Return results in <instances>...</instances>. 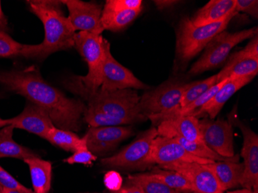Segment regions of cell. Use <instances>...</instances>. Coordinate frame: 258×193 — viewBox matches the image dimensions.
Returning <instances> with one entry per match:
<instances>
[{
    "label": "cell",
    "mask_w": 258,
    "mask_h": 193,
    "mask_svg": "<svg viewBox=\"0 0 258 193\" xmlns=\"http://www.w3.org/2000/svg\"><path fill=\"white\" fill-rule=\"evenodd\" d=\"M0 85L43 108L55 127L74 132L81 130L86 109L85 103L68 98L60 90L51 86L42 78L36 67L0 70Z\"/></svg>",
    "instance_id": "cell-1"
},
{
    "label": "cell",
    "mask_w": 258,
    "mask_h": 193,
    "mask_svg": "<svg viewBox=\"0 0 258 193\" xmlns=\"http://www.w3.org/2000/svg\"><path fill=\"white\" fill-rule=\"evenodd\" d=\"M27 3L31 13L43 23L45 36L40 44H24L21 56L43 59L52 53L74 47L76 32L62 10L61 1L29 0Z\"/></svg>",
    "instance_id": "cell-2"
},
{
    "label": "cell",
    "mask_w": 258,
    "mask_h": 193,
    "mask_svg": "<svg viewBox=\"0 0 258 193\" xmlns=\"http://www.w3.org/2000/svg\"><path fill=\"white\" fill-rule=\"evenodd\" d=\"M65 88L72 94L80 96L87 102V107L118 118L128 120L131 124L147 120L139 112L140 97L133 89L108 91L88 89L78 79L72 76L63 82Z\"/></svg>",
    "instance_id": "cell-3"
},
{
    "label": "cell",
    "mask_w": 258,
    "mask_h": 193,
    "mask_svg": "<svg viewBox=\"0 0 258 193\" xmlns=\"http://www.w3.org/2000/svg\"><path fill=\"white\" fill-rule=\"evenodd\" d=\"M237 14V12H232L223 20L202 27L192 25L187 16L182 17L176 30V58L179 65H186L201 53L215 36L227 29Z\"/></svg>",
    "instance_id": "cell-4"
},
{
    "label": "cell",
    "mask_w": 258,
    "mask_h": 193,
    "mask_svg": "<svg viewBox=\"0 0 258 193\" xmlns=\"http://www.w3.org/2000/svg\"><path fill=\"white\" fill-rule=\"evenodd\" d=\"M256 33H257V27L235 33L224 30L218 33L207 45L201 58L194 63L189 70V75H199L221 66L234 46L244 40L251 39Z\"/></svg>",
    "instance_id": "cell-5"
},
{
    "label": "cell",
    "mask_w": 258,
    "mask_h": 193,
    "mask_svg": "<svg viewBox=\"0 0 258 193\" xmlns=\"http://www.w3.org/2000/svg\"><path fill=\"white\" fill-rule=\"evenodd\" d=\"M157 136V129L152 127L141 133L134 142L118 153L101 159V164L124 170H144L154 165L152 159V146Z\"/></svg>",
    "instance_id": "cell-6"
},
{
    "label": "cell",
    "mask_w": 258,
    "mask_h": 193,
    "mask_svg": "<svg viewBox=\"0 0 258 193\" xmlns=\"http://www.w3.org/2000/svg\"><path fill=\"white\" fill-rule=\"evenodd\" d=\"M74 47L88 63V73L77 76L84 86L90 90H98L102 84L103 68L105 61L104 38L101 35L78 32L75 36Z\"/></svg>",
    "instance_id": "cell-7"
},
{
    "label": "cell",
    "mask_w": 258,
    "mask_h": 193,
    "mask_svg": "<svg viewBox=\"0 0 258 193\" xmlns=\"http://www.w3.org/2000/svg\"><path fill=\"white\" fill-rule=\"evenodd\" d=\"M188 84L181 81L164 82L155 89L148 90L139 100V112L149 116L164 114L176 109L180 105L182 95Z\"/></svg>",
    "instance_id": "cell-8"
},
{
    "label": "cell",
    "mask_w": 258,
    "mask_h": 193,
    "mask_svg": "<svg viewBox=\"0 0 258 193\" xmlns=\"http://www.w3.org/2000/svg\"><path fill=\"white\" fill-rule=\"evenodd\" d=\"M229 122L237 126L243 134V147L241 149L243 159V177L240 185L244 188L252 190L253 193H258V136L248 126L243 124L234 112L232 111L229 115Z\"/></svg>",
    "instance_id": "cell-9"
},
{
    "label": "cell",
    "mask_w": 258,
    "mask_h": 193,
    "mask_svg": "<svg viewBox=\"0 0 258 193\" xmlns=\"http://www.w3.org/2000/svg\"><path fill=\"white\" fill-rule=\"evenodd\" d=\"M105 61L103 68L102 84L100 89L114 91L119 90H149V87L138 79L131 71L118 63L111 52L109 42L104 38Z\"/></svg>",
    "instance_id": "cell-10"
},
{
    "label": "cell",
    "mask_w": 258,
    "mask_h": 193,
    "mask_svg": "<svg viewBox=\"0 0 258 193\" xmlns=\"http://www.w3.org/2000/svg\"><path fill=\"white\" fill-rule=\"evenodd\" d=\"M61 2L68 8V20L75 32L101 35L104 30L101 24L103 9L101 5L80 0H63Z\"/></svg>",
    "instance_id": "cell-11"
},
{
    "label": "cell",
    "mask_w": 258,
    "mask_h": 193,
    "mask_svg": "<svg viewBox=\"0 0 258 193\" xmlns=\"http://www.w3.org/2000/svg\"><path fill=\"white\" fill-rule=\"evenodd\" d=\"M183 175L192 186V193H224L208 165L197 162H181L159 167Z\"/></svg>",
    "instance_id": "cell-12"
},
{
    "label": "cell",
    "mask_w": 258,
    "mask_h": 193,
    "mask_svg": "<svg viewBox=\"0 0 258 193\" xmlns=\"http://www.w3.org/2000/svg\"><path fill=\"white\" fill-rule=\"evenodd\" d=\"M204 143L224 157L235 155L233 149V125L228 120L204 119L199 122Z\"/></svg>",
    "instance_id": "cell-13"
},
{
    "label": "cell",
    "mask_w": 258,
    "mask_h": 193,
    "mask_svg": "<svg viewBox=\"0 0 258 193\" xmlns=\"http://www.w3.org/2000/svg\"><path fill=\"white\" fill-rule=\"evenodd\" d=\"M133 127L129 126L91 127L84 136L88 150L98 156L114 151L121 142L134 135Z\"/></svg>",
    "instance_id": "cell-14"
},
{
    "label": "cell",
    "mask_w": 258,
    "mask_h": 193,
    "mask_svg": "<svg viewBox=\"0 0 258 193\" xmlns=\"http://www.w3.org/2000/svg\"><path fill=\"white\" fill-rule=\"evenodd\" d=\"M152 159L159 167L181 162H197V163H214V161L201 159L187 152L180 144L171 138L157 136L152 142Z\"/></svg>",
    "instance_id": "cell-15"
},
{
    "label": "cell",
    "mask_w": 258,
    "mask_h": 193,
    "mask_svg": "<svg viewBox=\"0 0 258 193\" xmlns=\"http://www.w3.org/2000/svg\"><path fill=\"white\" fill-rule=\"evenodd\" d=\"M9 120L14 128L27 131L45 140L48 132L55 127L49 114L43 108L30 101L20 114Z\"/></svg>",
    "instance_id": "cell-16"
},
{
    "label": "cell",
    "mask_w": 258,
    "mask_h": 193,
    "mask_svg": "<svg viewBox=\"0 0 258 193\" xmlns=\"http://www.w3.org/2000/svg\"><path fill=\"white\" fill-rule=\"evenodd\" d=\"M198 117L180 116L164 120L158 125V136L181 138L190 142H204L201 136Z\"/></svg>",
    "instance_id": "cell-17"
},
{
    "label": "cell",
    "mask_w": 258,
    "mask_h": 193,
    "mask_svg": "<svg viewBox=\"0 0 258 193\" xmlns=\"http://www.w3.org/2000/svg\"><path fill=\"white\" fill-rule=\"evenodd\" d=\"M256 76L254 75H250V76L243 77V78H235V79L227 80L225 84L217 91V94L213 97L212 99L207 102L201 108V111L197 113L196 117H198L200 116H204V114H208L210 119L214 120L232 96L237 91L248 84Z\"/></svg>",
    "instance_id": "cell-18"
},
{
    "label": "cell",
    "mask_w": 258,
    "mask_h": 193,
    "mask_svg": "<svg viewBox=\"0 0 258 193\" xmlns=\"http://www.w3.org/2000/svg\"><path fill=\"white\" fill-rule=\"evenodd\" d=\"M258 73V59L245 56L240 51L230 56L223 70L217 74V84L227 79H235L254 75Z\"/></svg>",
    "instance_id": "cell-19"
},
{
    "label": "cell",
    "mask_w": 258,
    "mask_h": 193,
    "mask_svg": "<svg viewBox=\"0 0 258 193\" xmlns=\"http://www.w3.org/2000/svg\"><path fill=\"white\" fill-rule=\"evenodd\" d=\"M233 11H235V0H210L190 20L195 27H202L220 21Z\"/></svg>",
    "instance_id": "cell-20"
},
{
    "label": "cell",
    "mask_w": 258,
    "mask_h": 193,
    "mask_svg": "<svg viewBox=\"0 0 258 193\" xmlns=\"http://www.w3.org/2000/svg\"><path fill=\"white\" fill-rule=\"evenodd\" d=\"M207 165L214 172L223 191L240 185L244 170L243 163L224 161L214 162V163L207 164Z\"/></svg>",
    "instance_id": "cell-21"
},
{
    "label": "cell",
    "mask_w": 258,
    "mask_h": 193,
    "mask_svg": "<svg viewBox=\"0 0 258 193\" xmlns=\"http://www.w3.org/2000/svg\"><path fill=\"white\" fill-rule=\"evenodd\" d=\"M141 10H122L104 5L101 14V24L104 30L119 32L133 23L141 14Z\"/></svg>",
    "instance_id": "cell-22"
},
{
    "label": "cell",
    "mask_w": 258,
    "mask_h": 193,
    "mask_svg": "<svg viewBox=\"0 0 258 193\" xmlns=\"http://www.w3.org/2000/svg\"><path fill=\"white\" fill-rule=\"evenodd\" d=\"M30 168L34 193H48L51 188L52 164L40 157L24 160Z\"/></svg>",
    "instance_id": "cell-23"
},
{
    "label": "cell",
    "mask_w": 258,
    "mask_h": 193,
    "mask_svg": "<svg viewBox=\"0 0 258 193\" xmlns=\"http://www.w3.org/2000/svg\"><path fill=\"white\" fill-rule=\"evenodd\" d=\"M14 129L10 124L0 130V159L13 158L24 161L30 158L39 157L28 148L22 146L14 141Z\"/></svg>",
    "instance_id": "cell-24"
},
{
    "label": "cell",
    "mask_w": 258,
    "mask_h": 193,
    "mask_svg": "<svg viewBox=\"0 0 258 193\" xmlns=\"http://www.w3.org/2000/svg\"><path fill=\"white\" fill-rule=\"evenodd\" d=\"M46 140L68 152L75 153L78 151L88 149L85 138L78 137L72 131L63 130L56 127L48 132Z\"/></svg>",
    "instance_id": "cell-25"
},
{
    "label": "cell",
    "mask_w": 258,
    "mask_h": 193,
    "mask_svg": "<svg viewBox=\"0 0 258 193\" xmlns=\"http://www.w3.org/2000/svg\"><path fill=\"white\" fill-rule=\"evenodd\" d=\"M174 139L177 141L187 152L201 159H209L214 162L230 161V162H238V155H235L233 157L221 156L212 149H210L204 142H190L181 138H174Z\"/></svg>",
    "instance_id": "cell-26"
},
{
    "label": "cell",
    "mask_w": 258,
    "mask_h": 193,
    "mask_svg": "<svg viewBox=\"0 0 258 193\" xmlns=\"http://www.w3.org/2000/svg\"><path fill=\"white\" fill-rule=\"evenodd\" d=\"M127 183L137 185L144 193H183L172 189L150 173L129 175Z\"/></svg>",
    "instance_id": "cell-27"
},
{
    "label": "cell",
    "mask_w": 258,
    "mask_h": 193,
    "mask_svg": "<svg viewBox=\"0 0 258 193\" xmlns=\"http://www.w3.org/2000/svg\"><path fill=\"white\" fill-rule=\"evenodd\" d=\"M150 174L172 189L183 193L192 192L189 181L179 172L156 168Z\"/></svg>",
    "instance_id": "cell-28"
},
{
    "label": "cell",
    "mask_w": 258,
    "mask_h": 193,
    "mask_svg": "<svg viewBox=\"0 0 258 193\" xmlns=\"http://www.w3.org/2000/svg\"><path fill=\"white\" fill-rule=\"evenodd\" d=\"M217 84V75L207 78V79L203 80V81L189 83L186 90L182 95L179 107L182 108V107H185L187 105H189Z\"/></svg>",
    "instance_id": "cell-29"
},
{
    "label": "cell",
    "mask_w": 258,
    "mask_h": 193,
    "mask_svg": "<svg viewBox=\"0 0 258 193\" xmlns=\"http://www.w3.org/2000/svg\"><path fill=\"white\" fill-rule=\"evenodd\" d=\"M83 120L91 127H111V126H122L132 124L128 120L118 118L104 114L101 111L91 109L87 107L83 114Z\"/></svg>",
    "instance_id": "cell-30"
},
{
    "label": "cell",
    "mask_w": 258,
    "mask_h": 193,
    "mask_svg": "<svg viewBox=\"0 0 258 193\" xmlns=\"http://www.w3.org/2000/svg\"><path fill=\"white\" fill-rule=\"evenodd\" d=\"M24 44L16 41L8 33L0 30V57L21 56Z\"/></svg>",
    "instance_id": "cell-31"
},
{
    "label": "cell",
    "mask_w": 258,
    "mask_h": 193,
    "mask_svg": "<svg viewBox=\"0 0 258 193\" xmlns=\"http://www.w3.org/2000/svg\"><path fill=\"white\" fill-rule=\"evenodd\" d=\"M0 187L6 189L16 190L23 193H34L31 189L22 185L13 175L0 165Z\"/></svg>",
    "instance_id": "cell-32"
},
{
    "label": "cell",
    "mask_w": 258,
    "mask_h": 193,
    "mask_svg": "<svg viewBox=\"0 0 258 193\" xmlns=\"http://www.w3.org/2000/svg\"><path fill=\"white\" fill-rule=\"evenodd\" d=\"M98 159V156L91 153L88 149L80 150L75 152L72 156L63 159V162L74 165V164H82L85 165H91L94 161Z\"/></svg>",
    "instance_id": "cell-33"
},
{
    "label": "cell",
    "mask_w": 258,
    "mask_h": 193,
    "mask_svg": "<svg viewBox=\"0 0 258 193\" xmlns=\"http://www.w3.org/2000/svg\"><path fill=\"white\" fill-rule=\"evenodd\" d=\"M235 11L243 12L253 18L258 17L257 0H235Z\"/></svg>",
    "instance_id": "cell-34"
},
{
    "label": "cell",
    "mask_w": 258,
    "mask_h": 193,
    "mask_svg": "<svg viewBox=\"0 0 258 193\" xmlns=\"http://www.w3.org/2000/svg\"><path fill=\"white\" fill-rule=\"evenodd\" d=\"M104 185L107 188L116 191L122 187L123 179L121 175L115 171H110L104 175Z\"/></svg>",
    "instance_id": "cell-35"
},
{
    "label": "cell",
    "mask_w": 258,
    "mask_h": 193,
    "mask_svg": "<svg viewBox=\"0 0 258 193\" xmlns=\"http://www.w3.org/2000/svg\"><path fill=\"white\" fill-rule=\"evenodd\" d=\"M240 52L245 56L258 59V33H256L250 39L247 46H245L243 50H240Z\"/></svg>",
    "instance_id": "cell-36"
},
{
    "label": "cell",
    "mask_w": 258,
    "mask_h": 193,
    "mask_svg": "<svg viewBox=\"0 0 258 193\" xmlns=\"http://www.w3.org/2000/svg\"><path fill=\"white\" fill-rule=\"evenodd\" d=\"M179 3V1H176V0H156L154 4L158 10H164L172 8Z\"/></svg>",
    "instance_id": "cell-37"
},
{
    "label": "cell",
    "mask_w": 258,
    "mask_h": 193,
    "mask_svg": "<svg viewBox=\"0 0 258 193\" xmlns=\"http://www.w3.org/2000/svg\"><path fill=\"white\" fill-rule=\"evenodd\" d=\"M114 193H144L143 190L139 186L133 184H126L124 187H121L118 191H114Z\"/></svg>",
    "instance_id": "cell-38"
},
{
    "label": "cell",
    "mask_w": 258,
    "mask_h": 193,
    "mask_svg": "<svg viewBox=\"0 0 258 193\" xmlns=\"http://www.w3.org/2000/svg\"><path fill=\"white\" fill-rule=\"evenodd\" d=\"M8 21H7V17L4 14L2 10V4L0 1V30L7 33L8 30Z\"/></svg>",
    "instance_id": "cell-39"
},
{
    "label": "cell",
    "mask_w": 258,
    "mask_h": 193,
    "mask_svg": "<svg viewBox=\"0 0 258 193\" xmlns=\"http://www.w3.org/2000/svg\"><path fill=\"white\" fill-rule=\"evenodd\" d=\"M10 122L9 119H4L0 117V129H2L3 127H6V126L10 125Z\"/></svg>",
    "instance_id": "cell-40"
},
{
    "label": "cell",
    "mask_w": 258,
    "mask_h": 193,
    "mask_svg": "<svg viewBox=\"0 0 258 193\" xmlns=\"http://www.w3.org/2000/svg\"><path fill=\"white\" fill-rule=\"evenodd\" d=\"M227 193H253L252 190L243 188V189L235 190V191H228Z\"/></svg>",
    "instance_id": "cell-41"
},
{
    "label": "cell",
    "mask_w": 258,
    "mask_h": 193,
    "mask_svg": "<svg viewBox=\"0 0 258 193\" xmlns=\"http://www.w3.org/2000/svg\"><path fill=\"white\" fill-rule=\"evenodd\" d=\"M0 193H23L21 191H16V190L6 189V188H0Z\"/></svg>",
    "instance_id": "cell-42"
},
{
    "label": "cell",
    "mask_w": 258,
    "mask_h": 193,
    "mask_svg": "<svg viewBox=\"0 0 258 193\" xmlns=\"http://www.w3.org/2000/svg\"><path fill=\"white\" fill-rule=\"evenodd\" d=\"M2 98V96H1V94H0V98Z\"/></svg>",
    "instance_id": "cell-43"
},
{
    "label": "cell",
    "mask_w": 258,
    "mask_h": 193,
    "mask_svg": "<svg viewBox=\"0 0 258 193\" xmlns=\"http://www.w3.org/2000/svg\"><path fill=\"white\" fill-rule=\"evenodd\" d=\"M0 188H1V187H0Z\"/></svg>",
    "instance_id": "cell-44"
},
{
    "label": "cell",
    "mask_w": 258,
    "mask_h": 193,
    "mask_svg": "<svg viewBox=\"0 0 258 193\" xmlns=\"http://www.w3.org/2000/svg\"></svg>",
    "instance_id": "cell-45"
}]
</instances>
